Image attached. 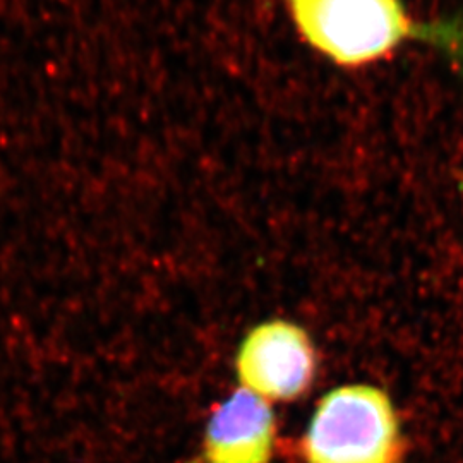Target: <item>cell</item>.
<instances>
[{
	"label": "cell",
	"mask_w": 463,
	"mask_h": 463,
	"mask_svg": "<svg viewBox=\"0 0 463 463\" xmlns=\"http://www.w3.org/2000/svg\"><path fill=\"white\" fill-rule=\"evenodd\" d=\"M302 38L333 62L361 67L409 40L462 45L455 26L419 24L402 0H287Z\"/></svg>",
	"instance_id": "cell-1"
},
{
	"label": "cell",
	"mask_w": 463,
	"mask_h": 463,
	"mask_svg": "<svg viewBox=\"0 0 463 463\" xmlns=\"http://www.w3.org/2000/svg\"><path fill=\"white\" fill-rule=\"evenodd\" d=\"M316 348L306 330L285 319H273L249 331L235 354L241 388L275 402H292L313 386Z\"/></svg>",
	"instance_id": "cell-3"
},
{
	"label": "cell",
	"mask_w": 463,
	"mask_h": 463,
	"mask_svg": "<svg viewBox=\"0 0 463 463\" xmlns=\"http://www.w3.org/2000/svg\"><path fill=\"white\" fill-rule=\"evenodd\" d=\"M277 417L269 402L239 388L216 405L204 430V463H271Z\"/></svg>",
	"instance_id": "cell-4"
},
{
	"label": "cell",
	"mask_w": 463,
	"mask_h": 463,
	"mask_svg": "<svg viewBox=\"0 0 463 463\" xmlns=\"http://www.w3.org/2000/svg\"><path fill=\"white\" fill-rule=\"evenodd\" d=\"M300 448L304 463H398L403 441L395 405L378 386H338L316 405Z\"/></svg>",
	"instance_id": "cell-2"
}]
</instances>
